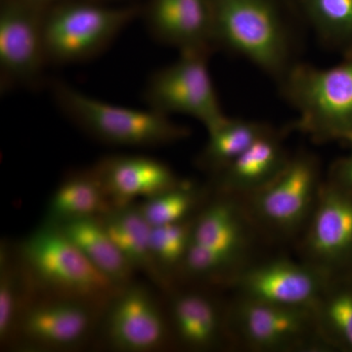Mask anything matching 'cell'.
Masks as SVG:
<instances>
[{"label":"cell","instance_id":"cell-1","mask_svg":"<svg viewBox=\"0 0 352 352\" xmlns=\"http://www.w3.org/2000/svg\"><path fill=\"white\" fill-rule=\"evenodd\" d=\"M215 50L277 82L302 62L307 28L294 0H210Z\"/></svg>","mask_w":352,"mask_h":352},{"label":"cell","instance_id":"cell-2","mask_svg":"<svg viewBox=\"0 0 352 352\" xmlns=\"http://www.w3.org/2000/svg\"><path fill=\"white\" fill-rule=\"evenodd\" d=\"M285 101L298 113L289 131L317 144L352 138V55L330 68L300 62L276 82Z\"/></svg>","mask_w":352,"mask_h":352},{"label":"cell","instance_id":"cell-3","mask_svg":"<svg viewBox=\"0 0 352 352\" xmlns=\"http://www.w3.org/2000/svg\"><path fill=\"white\" fill-rule=\"evenodd\" d=\"M21 259L34 286L50 295L107 307L120 287L90 263L56 226L45 223L22 243Z\"/></svg>","mask_w":352,"mask_h":352},{"label":"cell","instance_id":"cell-4","mask_svg":"<svg viewBox=\"0 0 352 352\" xmlns=\"http://www.w3.org/2000/svg\"><path fill=\"white\" fill-rule=\"evenodd\" d=\"M252 224L241 199L217 193L196 215L182 274L231 281L250 264Z\"/></svg>","mask_w":352,"mask_h":352},{"label":"cell","instance_id":"cell-5","mask_svg":"<svg viewBox=\"0 0 352 352\" xmlns=\"http://www.w3.org/2000/svg\"><path fill=\"white\" fill-rule=\"evenodd\" d=\"M50 88L55 104L74 124L107 144L156 147L178 142L191 134L186 126L151 109L112 105L63 82H54Z\"/></svg>","mask_w":352,"mask_h":352},{"label":"cell","instance_id":"cell-6","mask_svg":"<svg viewBox=\"0 0 352 352\" xmlns=\"http://www.w3.org/2000/svg\"><path fill=\"white\" fill-rule=\"evenodd\" d=\"M139 7L111 8L65 1L46 11V53L50 64H72L97 56L135 19Z\"/></svg>","mask_w":352,"mask_h":352},{"label":"cell","instance_id":"cell-7","mask_svg":"<svg viewBox=\"0 0 352 352\" xmlns=\"http://www.w3.org/2000/svg\"><path fill=\"white\" fill-rule=\"evenodd\" d=\"M320 161L309 151L292 155L286 168L261 191L245 199L254 223L276 235L293 237L305 230L318 201Z\"/></svg>","mask_w":352,"mask_h":352},{"label":"cell","instance_id":"cell-8","mask_svg":"<svg viewBox=\"0 0 352 352\" xmlns=\"http://www.w3.org/2000/svg\"><path fill=\"white\" fill-rule=\"evenodd\" d=\"M234 338L256 351H328L312 307H288L238 298L228 310Z\"/></svg>","mask_w":352,"mask_h":352},{"label":"cell","instance_id":"cell-9","mask_svg":"<svg viewBox=\"0 0 352 352\" xmlns=\"http://www.w3.org/2000/svg\"><path fill=\"white\" fill-rule=\"evenodd\" d=\"M207 52H183L173 62L155 72L146 85L149 109L170 117L180 113L210 129L226 117L208 69Z\"/></svg>","mask_w":352,"mask_h":352},{"label":"cell","instance_id":"cell-10","mask_svg":"<svg viewBox=\"0 0 352 352\" xmlns=\"http://www.w3.org/2000/svg\"><path fill=\"white\" fill-rule=\"evenodd\" d=\"M34 0H6L0 11L1 88L36 87L48 62L46 11Z\"/></svg>","mask_w":352,"mask_h":352},{"label":"cell","instance_id":"cell-11","mask_svg":"<svg viewBox=\"0 0 352 352\" xmlns=\"http://www.w3.org/2000/svg\"><path fill=\"white\" fill-rule=\"evenodd\" d=\"M302 235L303 261L329 277L352 275V196L324 180Z\"/></svg>","mask_w":352,"mask_h":352},{"label":"cell","instance_id":"cell-12","mask_svg":"<svg viewBox=\"0 0 352 352\" xmlns=\"http://www.w3.org/2000/svg\"><path fill=\"white\" fill-rule=\"evenodd\" d=\"M98 307L92 303L51 295L25 302L13 339L27 349L68 351L82 346L94 329Z\"/></svg>","mask_w":352,"mask_h":352},{"label":"cell","instance_id":"cell-13","mask_svg":"<svg viewBox=\"0 0 352 352\" xmlns=\"http://www.w3.org/2000/svg\"><path fill=\"white\" fill-rule=\"evenodd\" d=\"M329 276L314 265L288 258L249 264L231 280L240 298L256 302L312 307Z\"/></svg>","mask_w":352,"mask_h":352},{"label":"cell","instance_id":"cell-14","mask_svg":"<svg viewBox=\"0 0 352 352\" xmlns=\"http://www.w3.org/2000/svg\"><path fill=\"white\" fill-rule=\"evenodd\" d=\"M105 309L104 335L116 351H153L168 340L166 319L144 287L131 283L122 287Z\"/></svg>","mask_w":352,"mask_h":352},{"label":"cell","instance_id":"cell-15","mask_svg":"<svg viewBox=\"0 0 352 352\" xmlns=\"http://www.w3.org/2000/svg\"><path fill=\"white\" fill-rule=\"evenodd\" d=\"M145 22L153 38L179 53L217 50L210 0H152Z\"/></svg>","mask_w":352,"mask_h":352},{"label":"cell","instance_id":"cell-16","mask_svg":"<svg viewBox=\"0 0 352 352\" xmlns=\"http://www.w3.org/2000/svg\"><path fill=\"white\" fill-rule=\"evenodd\" d=\"M92 170L113 207L133 204L139 197L150 198L175 186L182 180L163 162L135 155L104 157Z\"/></svg>","mask_w":352,"mask_h":352},{"label":"cell","instance_id":"cell-17","mask_svg":"<svg viewBox=\"0 0 352 352\" xmlns=\"http://www.w3.org/2000/svg\"><path fill=\"white\" fill-rule=\"evenodd\" d=\"M282 135L275 131L261 138L214 175L217 193L245 200L272 182L292 156L282 142Z\"/></svg>","mask_w":352,"mask_h":352},{"label":"cell","instance_id":"cell-18","mask_svg":"<svg viewBox=\"0 0 352 352\" xmlns=\"http://www.w3.org/2000/svg\"><path fill=\"white\" fill-rule=\"evenodd\" d=\"M170 316L176 337L188 349H217L233 336L228 312L224 314L219 305L205 294H177L171 300Z\"/></svg>","mask_w":352,"mask_h":352},{"label":"cell","instance_id":"cell-19","mask_svg":"<svg viewBox=\"0 0 352 352\" xmlns=\"http://www.w3.org/2000/svg\"><path fill=\"white\" fill-rule=\"evenodd\" d=\"M98 219L134 271H142L155 283L166 288L153 261L152 226L146 221L138 206L129 204L113 207Z\"/></svg>","mask_w":352,"mask_h":352},{"label":"cell","instance_id":"cell-20","mask_svg":"<svg viewBox=\"0 0 352 352\" xmlns=\"http://www.w3.org/2000/svg\"><path fill=\"white\" fill-rule=\"evenodd\" d=\"M53 226L113 284L122 288L131 283L134 270L111 239L98 217L72 219Z\"/></svg>","mask_w":352,"mask_h":352},{"label":"cell","instance_id":"cell-21","mask_svg":"<svg viewBox=\"0 0 352 352\" xmlns=\"http://www.w3.org/2000/svg\"><path fill=\"white\" fill-rule=\"evenodd\" d=\"M275 131L266 122L226 116L217 126L208 129L207 143L197 157V164L201 170L217 175L254 143Z\"/></svg>","mask_w":352,"mask_h":352},{"label":"cell","instance_id":"cell-22","mask_svg":"<svg viewBox=\"0 0 352 352\" xmlns=\"http://www.w3.org/2000/svg\"><path fill=\"white\" fill-rule=\"evenodd\" d=\"M112 208L103 185L91 168L65 178L51 196L45 222L58 224L72 219L99 217Z\"/></svg>","mask_w":352,"mask_h":352},{"label":"cell","instance_id":"cell-23","mask_svg":"<svg viewBox=\"0 0 352 352\" xmlns=\"http://www.w3.org/2000/svg\"><path fill=\"white\" fill-rule=\"evenodd\" d=\"M312 309L329 349L352 352V275L329 277Z\"/></svg>","mask_w":352,"mask_h":352},{"label":"cell","instance_id":"cell-24","mask_svg":"<svg viewBox=\"0 0 352 352\" xmlns=\"http://www.w3.org/2000/svg\"><path fill=\"white\" fill-rule=\"evenodd\" d=\"M319 43L344 57L352 55V0H294Z\"/></svg>","mask_w":352,"mask_h":352},{"label":"cell","instance_id":"cell-25","mask_svg":"<svg viewBox=\"0 0 352 352\" xmlns=\"http://www.w3.org/2000/svg\"><path fill=\"white\" fill-rule=\"evenodd\" d=\"M205 198V190L188 180L145 199L138 205L141 214L152 227L166 226L191 219Z\"/></svg>","mask_w":352,"mask_h":352},{"label":"cell","instance_id":"cell-26","mask_svg":"<svg viewBox=\"0 0 352 352\" xmlns=\"http://www.w3.org/2000/svg\"><path fill=\"white\" fill-rule=\"evenodd\" d=\"M196 215L184 221L152 227L153 261L166 287L173 275L182 272Z\"/></svg>","mask_w":352,"mask_h":352},{"label":"cell","instance_id":"cell-27","mask_svg":"<svg viewBox=\"0 0 352 352\" xmlns=\"http://www.w3.org/2000/svg\"><path fill=\"white\" fill-rule=\"evenodd\" d=\"M6 247H1L0 263V340L4 344L13 339L21 312L28 302L23 283L25 277H21L20 271L12 267Z\"/></svg>","mask_w":352,"mask_h":352},{"label":"cell","instance_id":"cell-28","mask_svg":"<svg viewBox=\"0 0 352 352\" xmlns=\"http://www.w3.org/2000/svg\"><path fill=\"white\" fill-rule=\"evenodd\" d=\"M326 182L352 196V151L347 156L333 162Z\"/></svg>","mask_w":352,"mask_h":352},{"label":"cell","instance_id":"cell-29","mask_svg":"<svg viewBox=\"0 0 352 352\" xmlns=\"http://www.w3.org/2000/svg\"><path fill=\"white\" fill-rule=\"evenodd\" d=\"M34 1L41 2V3H43V2L50 1V0H34Z\"/></svg>","mask_w":352,"mask_h":352},{"label":"cell","instance_id":"cell-30","mask_svg":"<svg viewBox=\"0 0 352 352\" xmlns=\"http://www.w3.org/2000/svg\"><path fill=\"white\" fill-rule=\"evenodd\" d=\"M349 143H351V147H352V138L351 139V141H349Z\"/></svg>","mask_w":352,"mask_h":352}]
</instances>
